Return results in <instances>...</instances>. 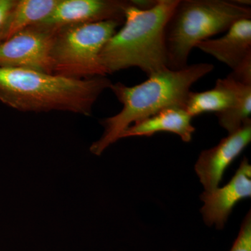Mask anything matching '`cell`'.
<instances>
[{
  "label": "cell",
  "instance_id": "cell-10",
  "mask_svg": "<svg viewBox=\"0 0 251 251\" xmlns=\"http://www.w3.org/2000/svg\"><path fill=\"white\" fill-rule=\"evenodd\" d=\"M196 48L234 70L251 57V19L239 20L224 36L203 41Z\"/></svg>",
  "mask_w": 251,
  "mask_h": 251
},
{
  "label": "cell",
  "instance_id": "cell-8",
  "mask_svg": "<svg viewBox=\"0 0 251 251\" xmlns=\"http://www.w3.org/2000/svg\"><path fill=\"white\" fill-rule=\"evenodd\" d=\"M251 141V120L223 138L215 147L204 150L198 157L195 170L204 191L219 187L225 171Z\"/></svg>",
  "mask_w": 251,
  "mask_h": 251
},
{
  "label": "cell",
  "instance_id": "cell-13",
  "mask_svg": "<svg viewBox=\"0 0 251 251\" xmlns=\"http://www.w3.org/2000/svg\"><path fill=\"white\" fill-rule=\"evenodd\" d=\"M58 1L59 0H16L8 21L4 41L44 21L53 11Z\"/></svg>",
  "mask_w": 251,
  "mask_h": 251
},
{
  "label": "cell",
  "instance_id": "cell-15",
  "mask_svg": "<svg viewBox=\"0 0 251 251\" xmlns=\"http://www.w3.org/2000/svg\"><path fill=\"white\" fill-rule=\"evenodd\" d=\"M230 251H251V211L244 219L239 233Z\"/></svg>",
  "mask_w": 251,
  "mask_h": 251
},
{
  "label": "cell",
  "instance_id": "cell-4",
  "mask_svg": "<svg viewBox=\"0 0 251 251\" xmlns=\"http://www.w3.org/2000/svg\"><path fill=\"white\" fill-rule=\"evenodd\" d=\"M251 19V9L227 0H179L164 29L167 67H188L191 50L239 20Z\"/></svg>",
  "mask_w": 251,
  "mask_h": 251
},
{
  "label": "cell",
  "instance_id": "cell-9",
  "mask_svg": "<svg viewBox=\"0 0 251 251\" xmlns=\"http://www.w3.org/2000/svg\"><path fill=\"white\" fill-rule=\"evenodd\" d=\"M251 196V166L244 158L228 184L201 195L204 202L201 213L204 223L208 226L214 225L217 228H224L234 206Z\"/></svg>",
  "mask_w": 251,
  "mask_h": 251
},
{
  "label": "cell",
  "instance_id": "cell-14",
  "mask_svg": "<svg viewBox=\"0 0 251 251\" xmlns=\"http://www.w3.org/2000/svg\"><path fill=\"white\" fill-rule=\"evenodd\" d=\"M251 85L239 82L237 98L233 106L220 113L216 114L219 123L222 128L229 133L240 128L251 120Z\"/></svg>",
  "mask_w": 251,
  "mask_h": 251
},
{
  "label": "cell",
  "instance_id": "cell-12",
  "mask_svg": "<svg viewBox=\"0 0 251 251\" xmlns=\"http://www.w3.org/2000/svg\"><path fill=\"white\" fill-rule=\"evenodd\" d=\"M239 82L227 75L226 78L216 80L211 90L201 92H190L185 110L191 117L204 112L216 114L228 110L233 106L237 98Z\"/></svg>",
  "mask_w": 251,
  "mask_h": 251
},
{
  "label": "cell",
  "instance_id": "cell-1",
  "mask_svg": "<svg viewBox=\"0 0 251 251\" xmlns=\"http://www.w3.org/2000/svg\"><path fill=\"white\" fill-rule=\"evenodd\" d=\"M214 68L212 64L199 63L181 70L164 69L150 75L142 83L131 87L121 82L112 84L110 89L123 108L117 115L100 122L104 132L90 147L91 152L100 156L108 147L120 140L123 132L130 126L161 110H185L191 87L212 72Z\"/></svg>",
  "mask_w": 251,
  "mask_h": 251
},
{
  "label": "cell",
  "instance_id": "cell-16",
  "mask_svg": "<svg viewBox=\"0 0 251 251\" xmlns=\"http://www.w3.org/2000/svg\"><path fill=\"white\" fill-rule=\"evenodd\" d=\"M16 0H0V44L4 41L8 21Z\"/></svg>",
  "mask_w": 251,
  "mask_h": 251
},
{
  "label": "cell",
  "instance_id": "cell-2",
  "mask_svg": "<svg viewBox=\"0 0 251 251\" xmlns=\"http://www.w3.org/2000/svg\"><path fill=\"white\" fill-rule=\"evenodd\" d=\"M112 84L107 77L77 80L28 69L0 67V100L22 112L55 110L90 116L94 103Z\"/></svg>",
  "mask_w": 251,
  "mask_h": 251
},
{
  "label": "cell",
  "instance_id": "cell-3",
  "mask_svg": "<svg viewBox=\"0 0 251 251\" xmlns=\"http://www.w3.org/2000/svg\"><path fill=\"white\" fill-rule=\"evenodd\" d=\"M178 1L157 0L151 9H140L130 1L123 26L100 52V62L107 75L138 67L150 76L168 69L164 29Z\"/></svg>",
  "mask_w": 251,
  "mask_h": 251
},
{
  "label": "cell",
  "instance_id": "cell-5",
  "mask_svg": "<svg viewBox=\"0 0 251 251\" xmlns=\"http://www.w3.org/2000/svg\"><path fill=\"white\" fill-rule=\"evenodd\" d=\"M122 24L108 21L68 26L56 31L52 48L54 75L77 80L106 77L100 52Z\"/></svg>",
  "mask_w": 251,
  "mask_h": 251
},
{
  "label": "cell",
  "instance_id": "cell-11",
  "mask_svg": "<svg viewBox=\"0 0 251 251\" xmlns=\"http://www.w3.org/2000/svg\"><path fill=\"white\" fill-rule=\"evenodd\" d=\"M191 120L192 117L184 109H165L130 126L123 132L120 139L129 137H150L160 132H168L179 135L185 143H189L196 130Z\"/></svg>",
  "mask_w": 251,
  "mask_h": 251
},
{
  "label": "cell",
  "instance_id": "cell-7",
  "mask_svg": "<svg viewBox=\"0 0 251 251\" xmlns=\"http://www.w3.org/2000/svg\"><path fill=\"white\" fill-rule=\"evenodd\" d=\"M125 0H59L50 14L36 25L50 31L77 25L117 21L125 22Z\"/></svg>",
  "mask_w": 251,
  "mask_h": 251
},
{
  "label": "cell",
  "instance_id": "cell-6",
  "mask_svg": "<svg viewBox=\"0 0 251 251\" xmlns=\"http://www.w3.org/2000/svg\"><path fill=\"white\" fill-rule=\"evenodd\" d=\"M54 35V31L32 26L3 41L0 44V67L53 74Z\"/></svg>",
  "mask_w": 251,
  "mask_h": 251
}]
</instances>
